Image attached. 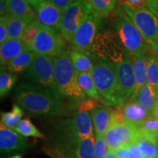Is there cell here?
<instances>
[{
	"label": "cell",
	"instance_id": "45",
	"mask_svg": "<svg viewBox=\"0 0 158 158\" xmlns=\"http://www.w3.org/2000/svg\"><path fill=\"white\" fill-rule=\"evenodd\" d=\"M152 114V115H154V116H155L156 117L158 118V100H157V103H156V106H155V108H154V110H153Z\"/></svg>",
	"mask_w": 158,
	"mask_h": 158
},
{
	"label": "cell",
	"instance_id": "15",
	"mask_svg": "<svg viewBox=\"0 0 158 158\" xmlns=\"http://www.w3.org/2000/svg\"><path fill=\"white\" fill-rule=\"evenodd\" d=\"M29 147L24 136L20 135L15 130L0 125V149L2 153H11L13 152L24 151Z\"/></svg>",
	"mask_w": 158,
	"mask_h": 158
},
{
	"label": "cell",
	"instance_id": "17",
	"mask_svg": "<svg viewBox=\"0 0 158 158\" xmlns=\"http://www.w3.org/2000/svg\"><path fill=\"white\" fill-rule=\"evenodd\" d=\"M120 109L123 121L138 129L141 127L147 118L151 115L141 105L131 99H129Z\"/></svg>",
	"mask_w": 158,
	"mask_h": 158
},
{
	"label": "cell",
	"instance_id": "23",
	"mask_svg": "<svg viewBox=\"0 0 158 158\" xmlns=\"http://www.w3.org/2000/svg\"><path fill=\"white\" fill-rule=\"evenodd\" d=\"M136 144L141 150L143 158H158V145L155 138L139 130Z\"/></svg>",
	"mask_w": 158,
	"mask_h": 158
},
{
	"label": "cell",
	"instance_id": "13",
	"mask_svg": "<svg viewBox=\"0 0 158 158\" xmlns=\"http://www.w3.org/2000/svg\"><path fill=\"white\" fill-rule=\"evenodd\" d=\"M139 130L131 124L122 121L110 120V123L104 138L109 149L116 150L123 147L136 143Z\"/></svg>",
	"mask_w": 158,
	"mask_h": 158
},
{
	"label": "cell",
	"instance_id": "4",
	"mask_svg": "<svg viewBox=\"0 0 158 158\" xmlns=\"http://www.w3.org/2000/svg\"><path fill=\"white\" fill-rule=\"evenodd\" d=\"M92 76L97 89L102 99V105L116 107L118 83L114 64L98 61L94 64Z\"/></svg>",
	"mask_w": 158,
	"mask_h": 158
},
{
	"label": "cell",
	"instance_id": "40",
	"mask_svg": "<svg viewBox=\"0 0 158 158\" xmlns=\"http://www.w3.org/2000/svg\"><path fill=\"white\" fill-rule=\"evenodd\" d=\"M43 152L49 158H69L62 151L54 147H45L43 148Z\"/></svg>",
	"mask_w": 158,
	"mask_h": 158
},
{
	"label": "cell",
	"instance_id": "5",
	"mask_svg": "<svg viewBox=\"0 0 158 158\" xmlns=\"http://www.w3.org/2000/svg\"><path fill=\"white\" fill-rule=\"evenodd\" d=\"M23 76L29 79L32 84L45 89L56 98L62 100L55 83L54 57L36 54Z\"/></svg>",
	"mask_w": 158,
	"mask_h": 158
},
{
	"label": "cell",
	"instance_id": "26",
	"mask_svg": "<svg viewBox=\"0 0 158 158\" xmlns=\"http://www.w3.org/2000/svg\"><path fill=\"white\" fill-rule=\"evenodd\" d=\"M78 81L81 88L86 96L89 98L97 100L102 103V99L97 89L95 83L92 76V73H78Z\"/></svg>",
	"mask_w": 158,
	"mask_h": 158
},
{
	"label": "cell",
	"instance_id": "32",
	"mask_svg": "<svg viewBox=\"0 0 158 158\" xmlns=\"http://www.w3.org/2000/svg\"><path fill=\"white\" fill-rule=\"evenodd\" d=\"M5 68L2 67L0 73V95L1 98L5 97L10 92L16 82L18 77L15 75L6 72Z\"/></svg>",
	"mask_w": 158,
	"mask_h": 158
},
{
	"label": "cell",
	"instance_id": "31",
	"mask_svg": "<svg viewBox=\"0 0 158 158\" xmlns=\"http://www.w3.org/2000/svg\"><path fill=\"white\" fill-rule=\"evenodd\" d=\"M20 135L24 137H34L44 138L45 136L37 128L35 127L29 118L21 119L14 129Z\"/></svg>",
	"mask_w": 158,
	"mask_h": 158
},
{
	"label": "cell",
	"instance_id": "20",
	"mask_svg": "<svg viewBox=\"0 0 158 158\" xmlns=\"http://www.w3.org/2000/svg\"><path fill=\"white\" fill-rule=\"evenodd\" d=\"M113 110L105 105H98L91 111L95 134L104 135L110 125Z\"/></svg>",
	"mask_w": 158,
	"mask_h": 158
},
{
	"label": "cell",
	"instance_id": "2",
	"mask_svg": "<svg viewBox=\"0 0 158 158\" xmlns=\"http://www.w3.org/2000/svg\"><path fill=\"white\" fill-rule=\"evenodd\" d=\"M54 68L55 83L62 98L76 104L86 100V95L78 84V73L73 64L69 51L54 57Z\"/></svg>",
	"mask_w": 158,
	"mask_h": 158
},
{
	"label": "cell",
	"instance_id": "30",
	"mask_svg": "<svg viewBox=\"0 0 158 158\" xmlns=\"http://www.w3.org/2000/svg\"><path fill=\"white\" fill-rule=\"evenodd\" d=\"M23 112L18 104H14L11 111L1 114V123L10 129L14 130L18 123L21 121Z\"/></svg>",
	"mask_w": 158,
	"mask_h": 158
},
{
	"label": "cell",
	"instance_id": "35",
	"mask_svg": "<svg viewBox=\"0 0 158 158\" xmlns=\"http://www.w3.org/2000/svg\"><path fill=\"white\" fill-rule=\"evenodd\" d=\"M40 26V23L37 20H33L29 23V25L27 27L24 33H23L21 40L28 46L29 48H30L31 43H32L37 31L39 30Z\"/></svg>",
	"mask_w": 158,
	"mask_h": 158
},
{
	"label": "cell",
	"instance_id": "14",
	"mask_svg": "<svg viewBox=\"0 0 158 158\" xmlns=\"http://www.w3.org/2000/svg\"><path fill=\"white\" fill-rule=\"evenodd\" d=\"M53 147L62 151L69 158H95L94 135L78 141L55 143Z\"/></svg>",
	"mask_w": 158,
	"mask_h": 158
},
{
	"label": "cell",
	"instance_id": "38",
	"mask_svg": "<svg viewBox=\"0 0 158 158\" xmlns=\"http://www.w3.org/2000/svg\"><path fill=\"white\" fill-rule=\"evenodd\" d=\"M98 102L99 101H98L97 100H94V99H86L84 101L81 102L80 103L78 104V110H79V111L86 112L89 111V110L92 111V110L94 109V108L98 106Z\"/></svg>",
	"mask_w": 158,
	"mask_h": 158
},
{
	"label": "cell",
	"instance_id": "10",
	"mask_svg": "<svg viewBox=\"0 0 158 158\" xmlns=\"http://www.w3.org/2000/svg\"><path fill=\"white\" fill-rule=\"evenodd\" d=\"M92 13V7L86 0H77L71 4L63 13L60 30L63 38L70 43L79 26Z\"/></svg>",
	"mask_w": 158,
	"mask_h": 158
},
{
	"label": "cell",
	"instance_id": "27",
	"mask_svg": "<svg viewBox=\"0 0 158 158\" xmlns=\"http://www.w3.org/2000/svg\"><path fill=\"white\" fill-rule=\"evenodd\" d=\"M70 52V59L75 68L78 73H92L94 64L89 56L79 51L71 50Z\"/></svg>",
	"mask_w": 158,
	"mask_h": 158
},
{
	"label": "cell",
	"instance_id": "18",
	"mask_svg": "<svg viewBox=\"0 0 158 158\" xmlns=\"http://www.w3.org/2000/svg\"><path fill=\"white\" fill-rule=\"evenodd\" d=\"M130 99L138 102L152 114L158 100V89L147 83L137 92H133Z\"/></svg>",
	"mask_w": 158,
	"mask_h": 158
},
{
	"label": "cell",
	"instance_id": "33",
	"mask_svg": "<svg viewBox=\"0 0 158 158\" xmlns=\"http://www.w3.org/2000/svg\"><path fill=\"white\" fill-rule=\"evenodd\" d=\"M138 130L157 139L158 135V118L151 114L143 122Z\"/></svg>",
	"mask_w": 158,
	"mask_h": 158
},
{
	"label": "cell",
	"instance_id": "16",
	"mask_svg": "<svg viewBox=\"0 0 158 158\" xmlns=\"http://www.w3.org/2000/svg\"><path fill=\"white\" fill-rule=\"evenodd\" d=\"M37 20L41 24L51 27L56 31L61 30L63 12L51 3L44 0L35 10Z\"/></svg>",
	"mask_w": 158,
	"mask_h": 158
},
{
	"label": "cell",
	"instance_id": "25",
	"mask_svg": "<svg viewBox=\"0 0 158 158\" xmlns=\"http://www.w3.org/2000/svg\"><path fill=\"white\" fill-rule=\"evenodd\" d=\"M35 56L36 54H35L32 51H26L12 59L7 65V70L13 73L25 72L32 63Z\"/></svg>",
	"mask_w": 158,
	"mask_h": 158
},
{
	"label": "cell",
	"instance_id": "8",
	"mask_svg": "<svg viewBox=\"0 0 158 158\" xmlns=\"http://www.w3.org/2000/svg\"><path fill=\"white\" fill-rule=\"evenodd\" d=\"M58 133L59 141H76L94 135L92 116L89 112L78 110L73 117L61 122Z\"/></svg>",
	"mask_w": 158,
	"mask_h": 158
},
{
	"label": "cell",
	"instance_id": "37",
	"mask_svg": "<svg viewBox=\"0 0 158 158\" xmlns=\"http://www.w3.org/2000/svg\"><path fill=\"white\" fill-rule=\"evenodd\" d=\"M117 2L121 7H127L133 10L149 7L147 0H118Z\"/></svg>",
	"mask_w": 158,
	"mask_h": 158
},
{
	"label": "cell",
	"instance_id": "43",
	"mask_svg": "<svg viewBox=\"0 0 158 158\" xmlns=\"http://www.w3.org/2000/svg\"><path fill=\"white\" fill-rule=\"evenodd\" d=\"M24 1L27 2L29 5H30L35 11V10L37 8V7H38L44 0H24Z\"/></svg>",
	"mask_w": 158,
	"mask_h": 158
},
{
	"label": "cell",
	"instance_id": "48",
	"mask_svg": "<svg viewBox=\"0 0 158 158\" xmlns=\"http://www.w3.org/2000/svg\"><path fill=\"white\" fill-rule=\"evenodd\" d=\"M157 145H158V135H157Z\"/></svg>",
	"mask_w": 158,
	"mask_h": 158
},
{
	"label": "cell",
	"instance_id": "11",
	"mask_svg": "<svg viewBox=\"0 0 158 158\" xmlns=\"http://www.w3.org/2000/svg\"><path fill=\"white\" fill-rule=\"evenodd\" d=\"M100 18L92 13L79 26L70 45L73 50L91 56L92 46L99 33Z\"/></svg>",
	"mask_w": 158,
	"mask_h": 158
},
{
	"label": "cell",
	"instance_id": "41",
	"mask_svg": "<svg viewBox=\"0 0 158 158\" xmlns=\"http://www.w3.org/2000/svg\"><path fill=\"white\" fill-rule=\"evenodd\" d=\"M48 1L64 13L65 10L76 0H48Z\"/></svg>",
	"mask_w": 158,
	"mask_h": 158
},
{
	"label": "cell",
	"instance_id": "50",
	"mask_svg": "<svg viewBox=\"0 0 158 158\" xmlns=\"http://www.w3.org/2000/svg\"><path fill=\"white\" fill-rule=\"evenodd\" d=\"M76 1H77V0H76Z\"/></svg>",
	"mask_w": 158,
	"mask_h": 158
},
{
	"label": "cell",
	"instance_id": "42",
	"mask_svg": "<svg viewBox=\"0 0 158 158\" xmlns=\"http://www.w3.org/2000/svg\"><path fill=\"white\" fill-rule=\"evenodd\" d=\"M147 1L149 8L158 13V0H147Z\"/></svg>",
	"mask_w": 158,
	"mask_h": 158
},
{
	"label": "cell",
	"instance_id": "9",
	"mask_svg": "<svg viewBox=\"0 0 158 158\" xmlns=\"http://www.w3.org/2000/svg\"><path fill=\"white\" fill-rule=\"evenodd\" d=\"M64 40L56 29L40 23L29 49L36 54L56 57L65 51Z\"/></svg>",
	"mask_w": 158,
	"mask_h": 158
},
{
	"label": "cell",
	"instance_id": "44",
	"mask_svg": "<svg viewBox=\"0 0 158 158\" xmlns=\"http://www.w3.org/2000/svg\"><path fill=\"white\" fill-rule=\"evenodd\" d=\"M104 158H118V157L117 156H116L115 150L109 149L107 154H106V155L105 156Z\"/></svg>",
	"mask_w": 158,
	"mask_h": 158
},
{
	"label": "cell",
	"instance_id": "19",
	"mask_svg": "<svg viewBox=\"0 0 158 158\" xmlns=\"http://www.w3.org/2000/svg\"><path fill=\"white\" fill-rule=\"evenodd\" d=\"M27 50L30 49L21 40H7L0 46L1 65L7 66L12 59Z\"/></svg>",
	"mask_w": 158,
	"mask_h": 158
},
{
	"label": "cell",
	"instance_id": "28",
	"mask_svg": "<svg viewBox=\"0 0 158 158\" xmlns=\"http://www.w3.org/2000/svg\"><path fill=\"white\" fill-rule=\"evenodd\" d=\"M147 79L148 84L158 89V55L154 51L147 56Z\"/></svg>",
	"mask_w": 158,
	"mask_h": 158
},
{
	"label": "cell",
	"instance_id": "29",
	"mask_svg": "<svg viewBox=\"0 0 158 158\" xmlns=\"http://www.w3.org/2000/svg\"><path fill=\"white\" fill-rule=\"evenodd\" d=\"M94 14L99 17L106 16L115 10L118 0H86Z\"/></svg>",
	"mask_w": 158,
	"mask_h": 158
},
{
	"label": "cell",
	"instance_id": "24",
	"mask_svg": "<svg viewBox=\"0 0 158 158\" xmlns=\"http://www.w3.org/2000/svg\"><path fill=\"white\" fill-rule=\"evenodd\" d=\"M132 63L135 80V92L147 83V55L132 56Z\"/></svg>",
	"mask_w": 158,
	"mask_h": 158
},
{
	"label": "cell",
	"instance_id": "12",
	"mask_svg": "<svg viewBox=\"0 0 158 158\" xmlns=\"http://www.w3.org/2000/svg\"><path fill=\"white\" fill-rule=\"evenodd\" d=\"M118 83V94L116 108L122 107L126 100L131 97L135 89L133 63L130 55L114 64Z\"/></svg>",
	"mask_w": 158,
	"mask_h": 158
},
{
	"label": "cell",
	"instance_id": "46",
	"mask_svg": "<svg viewBox=\"0 0 158 158\" xmlns=\"http://www.w3.org/2000/svg\"><path fill=\"white\" fill-rule=\"evenodd\" d=\"M10 158H22V157L20 155H15L14 156H13V157H11Z\"/></svg>",
	"mask_w": 158,
	"mask_h": 158
},
{
	"label": "cell",
	"instance_id": "1",
	"mask_svg": "<svg viewBox=\"0 0 158 158\" xmlns=\"http://www.w3.org/2000/svg\"><path fill=\"white\" fill-rule=\"evenodd\" d=\"M15 101L29 114L40 117H58L67 115L78 108V104H68L50 92L32 83L20 85L15 90Z\"/></svg>",
	"mask_w": 158,
	"mask_h": 158
},
{
	"label": "cell",
	"instance_id": "36",
	"mask_svg": "<svg viewBox=\"0 0 158 158\" xmlns=\"http://www.w3.org/2000/svg\"><path fill=\"white\" fill-rule=\"evenodd\" d=\"M109 150L104 135L95 134L94 136V153L95 158H104Z\"/></svg>",
	"mask_w": 158,
	"mask_h": 158
},
{
	"label": "cell",
	"instance_id": "3",
	"mask_svg": "<svg viewBox=\"0 0 158 158\" xmlns=\"http://www.w3.org/2000/svg\"><path fill=\"white\" fill-rule=\"evenodd\" d=\"M115 15L116 33L127 52L131 56L147 55L149 46L123 8L116 9Z\"/></svg>",
	"mask_w": 158,
	"mask_h": 158
},
{
	"label": "cell",
	"instance_id": "34",
	"mask_svg": "<svg viewBox=\"0 0 158 158\" xmlns=\"http://www.w3.org/2000/svg\"><path fill=\"white\" fill-rule=\"evenodd\" d=\"M118 158H143L141 150L136 143L130 144L115 150Z\"/></svg>",
	"mask_w": 158,
	"mask_h": 158
},
{
	"label": "cell",
	"instance_id": "21",
	"mask_svg": "<svg viewBox=\"0 0 158 158\" xmlns=\"http://www.w3.org/2000/svg\"><path fill=\"white\" fill-rule=\"evenodd\" d=\"M5 12L6 15L18 17L36 19V13L24 0H5Z\"/></svg>",
	"mask_w": 158,
	"mask_h": 158
},
{
	"label": "cell",
	"instance_id": "7",
	"mask_svg": "<svg viewBox=\"0 0 158 158\" xmlns=\"http://www.w3.org/2000/svg\"><path fill=\"white\" fill-rule=\"evenodd\" d=\"M122 7L141 32L149 48L155 51L158 40V13L149 7L137 10Z\"/></svg>",
	"mask_w": 158,
	"mask_h": 158
},
{
	"label": "cell",
	"instance_id": "47",
	"mask_svg": "<svg viewBox=\"0 0 158 158\" xmlns=\"http://www.w3.org/2000/svg\"><path fill=\"white\" fill-rule=\"evenodd\" d=\"M154 52H155V53H157V54H158V40H157V46H156L155 51H154Z\"/></svg>",
	"mask_w": 158,
	"mask_h": 158
},
{
	"label": "cell",
	"instance_id": "6",
	"mask_svg": "<svg viewBox=\"0 0 158 158\" xmlns=\"http://www.w3.org/2000/svg\"><path fill=\"white\" fill-rule=\"evenodd\" d=\"M129 54L124 48L117 33L112 30L99 32L92 46L91 56L114 64L125 58Z\"/></svg>",
	"mask_w": 158,
	"mask_h": 158
},
{
	"label": "cell",
	"instance_id": "49",
	"mask_svg": "<svg viewBox=\"0 0 158 158\" xmlns=\"http://www.w3.org/2000/svg\"><path fill=\"white\" fill-rule=\"evenodd\" d=\"M157 55H158V54H157Z\"/></svg>",
	"mask_w": 158,
	"mask_h": 158
},
{
	"label": "cell",
	"instance_id": "39",
	"mask_svg": "<svg viewBox=\"0 0 158 158\" xmlns=\"http://www.w3.org/2000/svg\"><path fill=\"white\" fill-rule=\"evenodd\" d=\"M8 40L7 35V15L0 18V43L2 44Z\"/></svg>",
	"mask_w": 158,
	"mask_h": 158
},
{
	"label": "cell",
	"instance_id": "22",
	"mask_svg": "<svg viewBox=\"0 0 158 158\" xmlns=\"http://www.w3.org/2000/svg\"><path fill=\"white\" fill-rule=\"evenodd\" d=\"M8 39L21 40L23 33L33 19L7 15Z\"/></svg>",
	"mask_w": 158,
	"mask_h": 158
}]
</instances>
